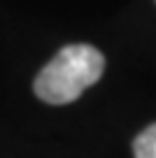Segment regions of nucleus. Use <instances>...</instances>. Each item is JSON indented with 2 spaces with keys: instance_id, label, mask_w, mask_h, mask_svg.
Segmentation results:
<instances>
[{
  "instance_id": "f257e3e1",
  "label": "nucleus",
  "mask_w": 156,
  "mask_h": 158,
  "mask_svg": "<svg viewBox=\"0 0 156 158\" xmlns=\"http://www.w3.org/2000/svg\"><path fill=\"white\" fill-rule=\"evenodd\" d=\"M105 56L91 44H68L35 77V95L47 105L75 102L102 77Z\"/></svg>"
},
{
  "instance_id": "f03ea898",
  "label": "nucleus",
  "mask_w": 156,
  "mask_h": 158,
  "mask_svg": "<svg viewBox=\"0 0 156 158\" xmlns=\"http://www.w3.org/2000/svg\"><path fill=\"white\" fill-rule=\"evenodd\" d=\"M135 158H156V123L147 126L133 142Z\"/></svg>"
}]
</instances>
